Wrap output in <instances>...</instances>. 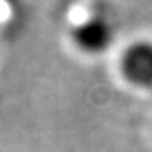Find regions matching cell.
Listing matches in <instances>:
<instances>
[{
	"label": "cell",
	"mask_w": 152,
	"mask_h": 152,
	"mask_svg": "<svg viewBox=\"0 0 152 152\" xmlns=\"http://www.w3.org/2000/svg\"><path fill=\"white\" fill-rule=\"evenodd\" d=\"M120 76L129 86L149 91L152 90V41L137 39L124 48L118 58Z\"/></svg>",
	"instance_id": "7a4b0ae2"
},
{
	"label": "cell",
	"mask_w": 152,
	"mask_h": 152,
	"mask_svg": "<svg viewBox=\"0 0 152 152\" xmlns=\"http://www.w3.org/2000/svg\"><path fill=\"white\" fill-rule=\"evenodd\" d=\"M69 39L81 54L98 58L112 49L117 39V27L108 15L91 12L71 26Z\"/></svg>",
	"instance_id": "6da1fadb"
},
{
	"label": "cell",
	"mask_w": 152,
	"mask_h": 152,
	"mask_svg": "<svg viewBox=\"0 0 152 152\" xmlns=\"http://www.w3.org/2000/svg\"><path fill=\"white\" fill-rule=\"evenodd\" d=\"M4 5H7V7H15V5H19L22 0H0Z\"/></svg>",
	"instance_id": "3957f363"
}]
</instances>
